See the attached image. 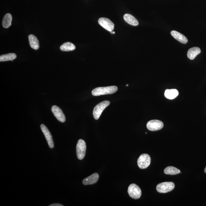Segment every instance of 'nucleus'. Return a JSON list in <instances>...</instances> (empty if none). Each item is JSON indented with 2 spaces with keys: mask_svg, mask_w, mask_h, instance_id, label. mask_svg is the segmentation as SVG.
I'll use <instances>...</instances> for the list:
<instances>
[{
  "mask_svg": "<svg viewBox=\"0 0 206 206\" xmlns=\"http://www.w3.org/2000/svg\"><path fill=\"white\" fill-rule=\"evenodd\" d=\"M86 146L84 141L80 139L78 141L76 147L77 156L78 159L83 160L86 152Z\"/></svg>",
  "mask_w": 206,
  "mask_h": 206,
  "instance_id": "7ed1b4c3",
  "label": "nucleus"
},
{
  "mask_svg": "<svg viewBox=\"0 0 206 206\" xmlns=\"http://www.w3.org/2000/svg\"><path fill=\"white\" fill-rule=\"evenodd\" d=\"M49 206H63V205H61L59 203H54L51 204V205H49Z\"/></svg>",
  "mask_w": 206,
  "mask_h": 206,
  "instance_id": "412c9836",
  "label": "nucleus"
},
{
  "mask_svg": "<svg viewBox=\"0 0 206 206\" xmlns=\"http://www.w3.org/2000/svg\"><path fill=\"white\" fill-rule=\"evenodd\" d=\"M128 193L131 197L135 199L140 198L142 192L141 188L136 184H131L128 188Z\"/></svg>",
  "mask_w": 206,
  "mask_h": 206,
  "instance_id": "423d86ee",
  "label": "nucleus"
},
{
  "mask_svg": "<svg viewBox=\"0 0 206 206\" xmlns=\"http://www.w3.org/2000/svg\"><path fill=\"white\" fill-rule=\"evenodd\" d=\"M29 45L31 48L34 49L38 50L39 48V41L36 37L33 34L29 35L28 36Z\"/></svg>",
  "mask_w": 206,
  "mask_h": 206,
  "instance_id": "ddd939ff",
  "label": "nucleus"
},
{
  "mask_svg": "<svg viewBox=\"0 0 206 206\" xmlns=\"http://www.w3.org/2000/svg\"><path fill=\"white\" fill-rule=\"evenodd\" d=\"M171 34L174 39L177 40V41L183 44H186L188 43V40L186 37L184 35L181 34L177 31H172L171 32Z\"/></svg>",
  "mask_w": 206,
  "mask_h": 206,
  "instance_id": "f8f14e48",
  "label": "nucleus"
},
{
  "mask_svg": "<svg viewBox=\"0 0 206 206\" xmlns=\"http://www.w3.org/2000/svg\"><path fill=\"white\" fill-rule=\"evenodd\" d=\"M163 126V122L158 120H151L147 124V127L148 130L152 131L161 130Z\"/></svg>",
  "mask_w": 206,
  "mask_h": 206,
  "instance_id": "0eeeda50",
  "label": "nucleus"
},
{
  "mask_svg": "<svg viewBox=\"0 0 206 206\" xmlns=\"http://www.w3.org/2000/svg\"><path fill=\"white\" fill-rule=\"evenodd\" d=\"M117 87L116 86H110L105 87H98L94 89L92 92V95L97 96L102 95H107L115 93L117 91Z\"/></svg>",
  "mask_w": 206,
  "mask_h": 206,
  "instance_id": "f257e3e1",
  "label": "nucleus"
},
{
  "mask_svg": "<svg viewBox=\"0 0 206 206\" xmlns=\"http://www.w3.org/2000/svg\"><path fill=\"white\" fill-rule=\"evenodd\" d=\"M151 158L149 155L146 153L142 154L138 159L137 165L140 168L146 169L151 164Z\"/></svg>",
  "mask_w": 206,
  "mask_h": 206,
  "instance_id": "39448f33",
  "label": "nucleus"
},
{
  "mask_svg": "<svg viewBox=\"0 0 206 206\" xmlns=\"http://www.w3.org/2000/svg\"><path fill=\"white\" fill-rule=\"evenodd\" d=\"M12 20V16L10 13H7L3 17V26L5 28H8L11 25Z\"/></svg>",
  "mask_w": 206,
  "mask_h": 206,
  "instance_id": "a211bd4d",
  "label": "nucleus"
},
{
  "mask_svg": "<svg viewBox=\"0 0 206 206\" xmlns=\"http://www.w3.org/2000/svg\"><path fill=\"white\" fill-rule=\"evenodd\" d=\"M17 58V55L14 53H9L1 55L0 56V61L6 62L11 60L13 61Z\"/></svg>",
  "mask_w": 206,
  "mask_h": 206,
  "instance_id": "6ab92c4d",
  "label": "nucleus"
},
{
  "mask_svg": "<svg viewBox=\"0 0 206 206\" xmlns=\"http://www.w3.org/2000/svg\"><path fill=\"white\" fill-rule=\"evenodd\" d=\"M123 18L126 22L130 25L136 26L139 24V22L137 19L130 14H125L124 15Z\"/></svg>",
  "mask_w": 206,
  "mask_h": 206,
  "instance_id": "2eb2a0df",
  "label": "nucleus"
},
{
  "mask_svg": "<svg viewBox=\"0 0 206 206\" xmlns=\"http://www.w3.org/2000/svg\"><path fill=\"white\" fill-rule=\"evenodd\" d=\"M126 86H128V85H126Z\"/></svg>",
  "mask_w": 206,
  "mask_h": 206,
  "instance_id": "b1692460",
  "label": "nucleus"
},
{
  "mask_svg": "<svg viewBox=\"0 0 206 206\" xmlns=\"http://www.w3.org/2000/svg\"><path fill=\"white\" fill-rule=\"evenodd\" d=\"M180 172L181 171L179 169L173 167H167L164 170L165 173L168 175H176Z\"/></svg>",
  "mask_w": 206,
  "mask_h": 206,
  "instance_id": "aec40b11",
  "label": "nucleus"
},
{
  "mask_svg": "<svg viewBox=\"0 0 206 206\" xmlns=\"http://www.w3.org/2000/svg\"><path fill=\"white\" fill-rule=\"evenodd\" d=\"M204 172H205V173H206V167L205 168V170H204Z\"/></svg>",
  "mask_w": 206,
  "mask_h": 206,
  "instance_id": "5701e85b",
  "label": "nucleus"
},
{
  "mask_svg": "<svg viewBox=\"0 0 206 206\" xmlns=\"http://www.w3.org/2000/svg\"><path fill=\"white\" fill-rule=\"evenodd\" d=\"M179 92L176 89L172 90H167L165 92V96L167 99H173L178 95Z\"/></svg>",
  "mask_w": 206,
  "mask_h": 206,
  "instance_id": "dca6fc26",
  "label": "nucleus"
},
{
  "mask_svg": "<svg viewBox=\"0 0 206 206\" xmlns=\"http://www.w3.org/2000/svg\"><path fill=\"white\" fill-rule=\"evenodd\" d=\"M201 52L200 49L198 47H193L188 50L187 56L190 60H193Z\"/></svg>",
  "mask_w": 206,
  "mask_h": 206,
  "instance_id": "4468645a",
  "label": "nucleus"
},
{
  "mask_svg": "<svg viewBox=\"0 0 206 206\" xmlns=\"http://www.w3.org/2000/svg\"><path fill=\"white\" fill-rule=\"evenodd\" d=\"M110 32L111 33V34H115V32H114V31H111V32Z\"/></svg>",
  "mask_w": 206,
  "mask_h": 206,
  "instance_id": "4be33fe9",
  "label": "nucleus"
},
{
  "mask_svg": "<svg viewBox=\"0 0 206 206\" xmlns=\"http://www.w3.org/2000/svg\"><path fill=\"white\" fill-rule=\"evenodd\" d=\"M51 111L58 120L62 123H64L66 121V118L63 112L60 108L56 106H52Z\"/></svg>",
  "mask_w": 206,
  "mask_h": 206,
  "instance_id": "1a4fd4ad",
  "label": "nucleus"
},
{
  "mask_svg": "<svg viewBox=\"0 0 206 206\" xmlns=\"http://www.w3.org/2000/svg\"><path fill=\"white\" fill-rule=\"evenodd\" d=\"M99 179V174L95 173L84 179L83 183L85 185L93 184L97 182Z\"/></svg>",
  "mask_w": 206,
  "mask_h": 206,
  "instance_id": "9b49d317",
  "label": "nucleus"
},
{
  "mask_svg": "<svg viewBox=\"0 0 206 206\" xmlns=\"http://www.w3.org/2000/svg\"><path fill=\"white\" fill-rule=\"evenodd\" d=\"M110 104V102L105 100L99 103L94 107L93 111V115L95 120H98L101 114L104 109Z\"/></svg>",
  "mask_w": 206,
  "mask_h": 206,
  "instance_id": "f03ea898",
  "label": "nucleus"
},
{
  "mask_svg": "<svg viewBox=\"0 0 206 206\" xmlns=\"http://www.w3.org/2000/svg\"><path fill=\"white\" fill-rule=\"evenodd\" d=\"M98 23L106 30L110 32L112 31L114 29V23L109 19L104 17L100 18L98 20Z\"/></svg>",
  "mask_w": 206,
  "mask_h": 206,
  "instance_id": "6e6552de",
  "label": "nucleus"
},
{
  "mask_svg": "<svg viewBox=\"0 0 206 206\" xmlns=\"http://www.w3.org/2000/svg\"><path fill=\"white\" fill-rule=\"evenodd\" d=\"M175 185L173 183L167 182L161 183L158 184L156 189L158 193H166L172 191Z\"/></svg>",
  "mask_w": 206,
  "mask_h": 206,
  "instance_id": "20e7f679",
  "label": "nucleus"
},
{
  "mask_svg": "<svg viewBox=\"0 0 206 206\" xmlns=\"http://www.w3.org/2000/svg\"><path fill=\"white\" fill-rule=\"evenodd\" d=\"M41 128L48 142V145L50 149H53L54 147V143L52 136L46 126L44 124L41 125Z\"/></svg>",
  "mask_w": 206,
  "mask_h": 206,
  "instance_id": "9d476101",
  "label": "nucleus"
},
{
  "mask_svg": "<svg viewBox=\"0 0 206 206\" xmlns=\"http://www.w3.org/2000/svg\"><path fill=\"white\" fill-rule=\"evenodd\" d=\"M60 49L62 51H72L75 49L76 46L73 43L68 42L63 44L60 46Z\"/></svg>",
  "mask_w": 206,
  "mask_h": 206,
  "instance_id": "f3484780",
  "label": "nucleus"
}]
</instances>
